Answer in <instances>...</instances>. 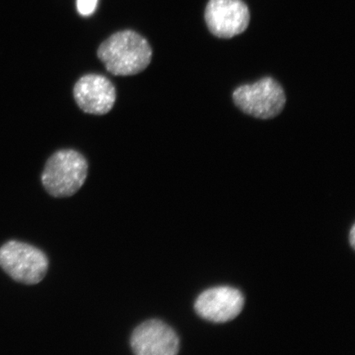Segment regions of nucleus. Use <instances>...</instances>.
Returning <instances> with one entry per match:
<instances>
[{
	"instance_id": "obj_1",
	"label": "nucleus",
	"mask_w": 355,
	"mask_h": 355,
	"mask_svg": "<svg viewBox=\"0 0 355 355\" xmlns=\"http://www.w3.org/2000/svg\"><path fill=\"white\" fill-rule=\"evenodd\" d=\"M97 55L114 76L139 74L150 64L153 50L141 35L132 30L110 35L99 46Z\"/></svg>"
},
{
	"instance_id": "obj_2",
	"label": "nucleus",
	"mask_w": 355,
	"mask_h": 355,
	"mask_svg": "<svg viewBox=\"0 0 355 355\" xmlns=\"http://www.w3.org/2000/svg\"><path fill=\"white\" fill-rule=\"evenodd\" d=\"M88 164L77 150H60L44 166L42 181L46 192L55 198L73 196L87 180Z\"/></svg>"
},
{
	"instance_id": "obj_3",
	"label": "nucleus",
	"mask_w": 355,
	"mask_h": 355,
	"mask_svg": "<svg viewBox=\"0 0 355 355\" xmlns=\"http://www.w3.org/2000/svg\"><path fill=\"white\" fill-rule=\"evenodd\" d=\"M0 266L17 282L35 285L46 277L49 260L39 248L11 241L0 248Z\"/></svg>"
},
{
	"instance_id": "obj_4",
	"label": "nucleus",
	"mask_w": 355,
	"mask_h": 355,
	"mask_svg": "<svg viewBox=\"0 0 355 355\" xmlns=\"http://www.w3.org/2000/svg\"><path fill=\"white\" fill-rule=\"evenodd\" d=\"M233 100L243 113L261 119L277 117L286 103L281 84L272 78L238 87L233 93Z\"/></svg>"
},
{
	"instance_id": "obj_5",
	"label": "nucleus",
	"mask_w": 355,
	"mask_h": 355,
	"mask_svg": "<svg viewBox=\"0 0 355 355\" xmlns=\"http://www.w3.org/2000/svg\"><path fill=\"white\" fill-rule=\"evenodd\" d=\"M205 20L210 32L219 38H232L248 28L250 13L243 0H209Z\"/></svg>"
},
{
	"instance_id": "obj_6",
	"label": "nucleus",
	"mask_w": 355,
	"mask_h": 355,
	"mask_svg": "<svg viewBox=\"0 0 355 355\" xmlns=\"http://www.w3.org/2000/svg\"><path fill=\"white\" fill-rule=\"evenodd\" d=\"M130 345L137 355H175L179 353L180 339L166 323L150 319L132 331Z\"/></svg>"
},
{
	"instance_id": "obj_7",
	"label": "nucleus",
	"mask_w": 355,
	"mask_h": 355,
	"mask_svg": "<svg viewBox=\"0 0 355 355\" xmlns=\"http://www.w3.org/2000/svg\"><path fill=\"white\" fill-rule=\"evenodd\" d=\"M243 305L241 291L232 287L220 286L202 292L195 302L194 309L205 320L224 323L237 318Z\"/></svg>"
},
{
	"instance_id": "obj_8",
	"label": "nucleus",
	"mask_w": 355,
	"mask_h": 355,
	"mask_svg": "<svg viewBox=\"0 0 355 355\" xmlns=\"http://www.w3.org/2000/svg\"><path fill=\"white\" fill-rule=\"evenodd\" d=\"M73 96L78 107L87 114L103 115L113 109L116 89L107 78L87 74L75 84Z\"/></svg>"
},
{
	"instance_id": "obj_9",
	"label": "nucleus",
	"mask_w": 355,
	"mask_h": 355,
	"mask_svg": "<svg viewBox=\"0 0 355 355\" xmlns=\"http://www.w3.org/2000/svg\"><path fill=\"white\" fill-rule=\"evenodd\" d=\"M98 0H78L77 7L80 15L89 16L94 12Z\"/></svg>"
},
{
	"instance_id": "obj_10",
	"label": "nucleus",
	"mask_w": 355,
	"mask_h": 355,
	"mask_svg": "<svg viewBox=\"0 0 355 355\" xmlns=\"http://www.w3.org/2000/svg\"><path fill=\"white\" fill-rule=\"evenodd\" d=\"M349 239H350V243H352V245L353 248H354V243H355V226L354 225L352 226V230H350L349 233Z\"/></svg>"
}]
</instances>
